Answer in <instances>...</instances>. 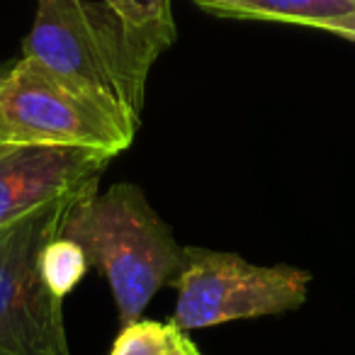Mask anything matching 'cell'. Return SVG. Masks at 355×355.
Segmentation results:
<instances>
[{"instance_id":"6da1fadb","label":"cell","mask_w":355,"mask_h":355,"mask_svg":"<svg viewBox=\"0 0 355 355\" xmlns=\"http://www.w3.org/2000/svg\"><path fill=\"white\" fill-rule=\"evenodd\" d=\"M25 56L137 134L148 71L158 56L105 3L40 0Z\"/></svg>"},{"instance_id":"7a4b0ae2","label":"cell","mask_w":355,"mask_h":355,"mask_svg":"<svg viewBox=\"0 0 355 355\" xmlns=\"http://www.w3.org/2000/svg\"><path fill=\"white\" fill-rule=\"evenodd\" d=\"M61 236L78 243L88 266L107 277L122 329L141 321L153 295L175 285L185 266V246L175 241L144 190L132 183L85 195L69 214Z\"/></svg>"},{"instance_id":"3957f363","label":"cell","mask_w":355,"mask_h":355,"mask_svg":"<svg viewBox=\"0 0 355 355\" xmlns=\"http://www.w3.org/2000/svg\"><path fill=\"white\" fill-rule=\"evenodd\" d=\"M93 190L98 180L0 229V355H71L64 297L46 285L42 253L61 236L69 214Z\"/></svg>"},{"instance_id":"277c9868","label":"cell","mask_w":355,"mask_h":355,"mask_svg":"<svg viewBox=\"0 0 355 355\" xmlns=\"http://www.w3.org/2000/svg\"><path fill=\"white\" fill-rule=\"evenodd\" d=\"M134 141L117 119L54 73L22 54L0 69V144L3 146H78L112 153Z\"/></svg>"},{"instance_id":"5b68a950","label":"cell","mask_w":355,"mask_h":355,"mask_svg":"<svg viewBox=\"0 0 355 355\" xmlns=\"http://www.w3.org/2000/svg\"><path fill=\"white\" fill-rule=\"evenodd\" d=\"M311 272L292 266H253L236 253L185 248L173 326L207 329L227 321L285 314L304 304Z\"/></svg>"},{"instance_id":"8992f818","label":"cell","mask_w":355,"mask_h":355,"mask_svg":"<svg viewBox=\"0 0 355 355\" xmlns=\"http://www.w3.org/2000/svg\"><path fill=\"white\" fill-rule=\"evenodd\" d=\"M112 153L78 146L0 148V229L32 209L100 180Z\"/></svg>"},{"instance_id":"52a82bcc","label":"cell","mask_w":355,"mask_h":355,"mask_svg":"<svg viewBox=\"0 0 355 355\" xmlns=\"http://www.w3.org/2000/svg\"><path fill=\"white\" fill-rule=\"evenodd\" d=\"M219 17L261 22H287L319 30L324 22L355 10V0H195Z\"/></svg>"},{"instance_id":"ba28073f","label":"cell","mask_w":355,"mask_h":355,"mask_svg":"<svg viewBox=\"0 0 355 355\" xmlns=\"http://www.w3.org/2000/svg\"><path fill=\"white\" fill-rule=\"evenodd\" d=\"M156 56L175 42L171 0H100Z\"/></svg>"},{"instance_id":"9c48e42d","label":"cell","mask_w":355,"mask_h":355,"mask_svg":"<svg viewBox=\"0 0 355 355\" xmlns=\"http://www.w3.org/2000/svg\"><path fill=\"white\" fill-rule=\"evenodd\" d=\"M88 268L90 266L83 248L64 236L49 241L42 253V275H44L46 285L51 287V292L59 297L69 295L83 280Z\"/></svg>"},{"instance_id":"30bf717a","label":"cell","mask_w":355,"mask_h":355,"mask_svg":"<svg viewBox=\"0 0 355 355\" xmlns=\"http://www.w3.org/2000/svg\"><path fill=\"white\" fill-rule=\"evenodd\" d=\"M166 343L168 324L141 319L119 331L110 355H163L166 353Z\"/></svg>"},{"instance_id":"8fae6325","label":"cell","mask_w":355,"mask_h":355,"mask_svg":"<svg viewBox=\"0 0 355 355\" xmlns=\"http://www.w3.org/2000/svg\"><path fill=\"white\" fill-rule=\"evenodd\" d=\"M163 355H202V353H200L198 345L185 336V331L168 324V343H166V353Z\"/></svg>"},{"instance_id":"7c38bea8","label":"cell","mask_w":355,"mask_h":355,"mask_svg":"<svg viewBox=\"0 0 355 355\" xmlns=\"http://www.w3.org/2000/svg\"><path fill=\"white\" fill-rule=\"evenodd\" d=\"M319 30H326V32H334V35L343 37V40H350L355 42V10L348 12V15H340L336 20H329L319 27Z\"/></svg>"},{"instance_id":"4fadbf2b","label":"cell","mask_w":355,"mask_h":355,"mask_svg":"<svg viewBox=\"0 0 355 355\" xmlns=\"http://www.w3.org/2000/svg\"><path fill=\"white\" fill-rule=\"evenodd\" d=\"M0 148H3V144H0Z\"/></svg>"}]
</instances>
